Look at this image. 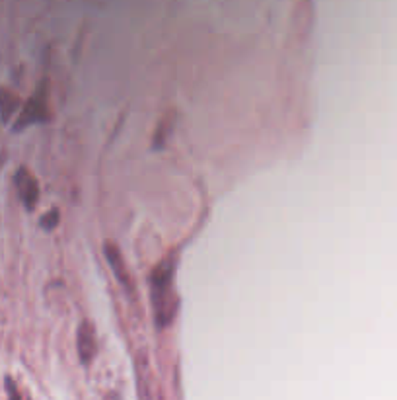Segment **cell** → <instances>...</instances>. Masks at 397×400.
<instances>
[{"instance_id":"6da1fadb","label":"cell","mask_w":397,"mask_h":400,"mask_svg":"<svg viewBox=\"0 0 397 400\" xmlns=\"http://www.w3.org/2000/svg\"><path fill=\"white\" fill-rule=\"evenodd\" d=\"M45 118H47V104H45V90L41 88L36 96L31 98L30 104L23 108L20 121H18V129H23L33 121H43Z\"/></svg>"},{"instance_id":"7a4b0ae2","label":"cell","mask_w":397,"mask_h":400,"mask_svg":"<svg viewBox=\"0 0 397 400\" xmlns=\"http://www.w3.org/2000/svg\"><path fill=\"white\" fill-rule=\"evenodd\" d=\"M16 185H18V192H20V198L26 203V207H36L37 198H39V188H37L36 178L31 176L28 170H20L16 174Z\"/></svg>"},{"instance_id":"3957f363","label":"cell","mask_w":397,"mask_h":400,"mask_svg":"<svg viewBox=\"0 0 397 400\" xmlns=\"http://www.w3.org/2000/svg\"><path fill=\"white\" fill-rule=\"evenodd\" d=\"M78 354H80L82 364H90L96 354V338L88 322H82L78 328Z\"/></svg>"},{"instance_id":"277c9868","label":"cell","mask_w":397,"mask_h":400,"mask_svg":"<svg viewBox=\"0 0 397 400\" xmlns=\"http://www.w3.org/2000/svg\"><path fill=\"white\" fill-rule=\"evenodd\" d=\"M18 106H20V100H18L16 94H12V92H8L4 88L0 90V116H2L4 121L18 110Z\"/></svg>"},{"instance_id":"5b68a950","label":"cell","mask_w":397,"mask_h":400,"mask_svg":"<svg viewBox=\"0 0 397 400\" xmlns=\"http://www.w3.org/2000/svg\"><path fill=\"white\" fill-rule=\"evenodd\" d=\"M105 254H107V258H110L111 266L115 267V272H117V277L119 282L127 283V274H125V267H123V262L119 258V250L115 248L113 245H107L105 246Z\"/></svg>"},{"instance_id":"8992f818","label":"cell","mask_w":397,"mask_h":400,"mask_svg":"<svg viewBox=\"0 0 397 400\" xmlns=\"http://www.w3.org/2000/svg\"><path fill=\"white\" fill-rule=\"evenodd\" d=\"M57 222H59V211H57V209H51V211H49L43 219H41V225H43L47 230L55 229V225H57Z\"/></svg>"}]
</instances>
